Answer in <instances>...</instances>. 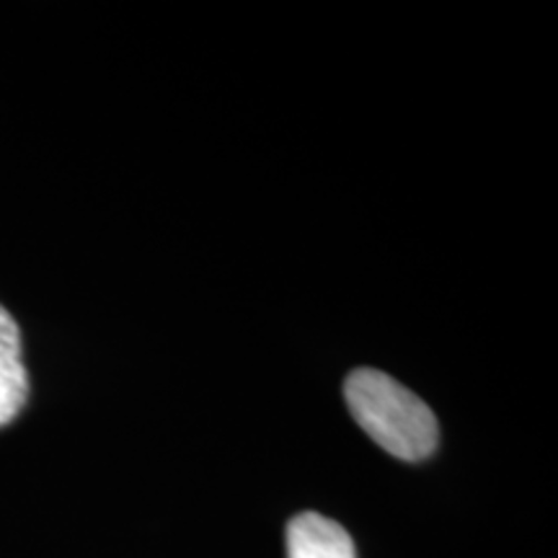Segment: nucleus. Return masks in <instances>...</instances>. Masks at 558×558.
Wrapping results in <instances>:
<instances>
[{
  "label": "nucleus",
  "mask_w": 558,
  "mask_h": 558,
  "mask_svg": "<svg viewBox=\"0 0 558 558\" xmlns=\"http://www.w3.org/2000/svg\"><path fill=\"white\" fill-rule=\"evenodd\" d=\"M354 422L393 458L418 463L437 450V416L418 396L380 369H354L344 383Z\"/></svg>",
  "instance_id": "1"
},
{
  "label": "nucleus",
  "mask_w": 558,
  "mask_h": 558,
  "mask_svg": "<svg viewBox=\"0 0 558 558\" xmlns=\"http://www.w3.org/2000/svg\"><path fill=\"white\" fill-rule=\"evenodd\" d=\"M29 399V373L21 357V331L0 305V427L11 424Z\"/></svg>",
  "instance_id": "2"
},
{
  "label": "nucleus",
  "mask_w": 558,
  "mask_h": 558,
  "mask_svg": "<svg viewBox=\"0 0 558 558\" xmlns=\"http://www.w3.org/2000/svg\"><path fill=\"white\" fill-rule=\"evenodd\" d=\"M288 558H357V550L339 522L303 512L288 525Z\"/></svg>",
  "instance_id": "3"
}]
</instances>
